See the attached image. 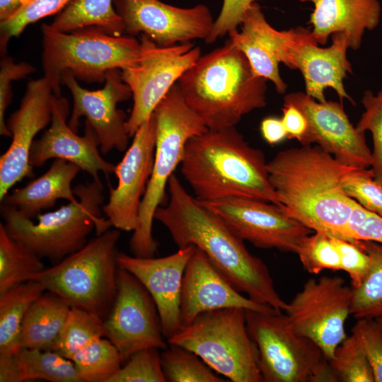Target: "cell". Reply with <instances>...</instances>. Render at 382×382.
<instances>
[{"instance_id": "cell-5", "label": "cell", "mask_w": 382, "mask_h": 382, "mask_svg": "<svg viewBox=\"0 0 382 382\" xmlns=\"http://www.w3.org/2000/svg\"><path fill=\"white\" fill-rule=\"evenodd\" d=\"M103 192L100 179L79 184L74 187L76 202L38 214L37 223L16 208L1 204L3 224L10 237L55 264L82 248L93 229L98 236L112 226L101 214Z\"/></svg>"}, {"instance_id": "cell-39", "label": "cell", "mask_w": 382, "mask_h": 382, "mask_svg": "<svg viewBox=\"0 0 382 382\" xmlns=\"http://www.w3.org/2000/svg\"><path fill=\"white\" fill-rule=\"evenodd\" d=\"M345 192L366 209L382 216V180L371 168H354L342 180Z\"/></svg>"}, {"instance_id": "cell-35", "label": "cell", "mask_w": 382, "mask_h": 382, "mask_svg": "<svg viewBox=\"0 0 382 382\" xmlns=\"http://www.w3.org/2000/svg\"><path fill=\"white\" fill-rule=\"evenodd\" d=\"M161 354V366L168 382H225L200 361L195 353L178 345H169Z\"/></svg>"}, {"instance_id": "cell-40", "label": "cell", "mask_w": 382, "mask_h": 382, "mask_svg": "<svg viewBox=\"0 0 382 382\" xmlns=\"http://www.w3.org/2000/svg\"><path fill=\"white\" fill-rule=\"evenodd\" d=\"M158 349L146 348L132 354L108 382H166Z\"/></svg>"}, {"instance_id": "cell-31", "label": "cell", "mask_w": 382, "mask_h": 382, "mask_svg": "<svg viewBox=\"0 0 382 382\" xmlns=\"http://www.w3.org/2000/svg\"><path fill=\"white\" fill-rule=\"evenodd\" d=\"M41 257L13 239L0 224V294L27 281L45 270Z\"/></svg>"}, {"instance_id": "cell-4", "label": "cell", "mask_w": 382, "mask_h": 382, "mask_svg": "<svg viewBox=\"0 0 382 382\" xmlns=\"http://www.w3.org/2000/svg\"><path fill=\"white\" fill-rule=\"evenodd\" d=\"M267 81L228 39L201 55L177 83L187 105L208 129L216 130L235 127L245 115L265 107Z\"/></svg>"}, {"instance_id": "cell-34", "label": "cell", "mask_w": 382, "mask_h": 382, "mask_svg": "<svg viewBox=\"0 0 382 382\" xmlns=\"http://www.w3.org/2000/svg\"><path fill=\"white\" fill-rule=\"evenodd\" d=\"M71 360L82 382H108L123 364L117 347L103 337L79 350Z\"/></svg>"}, {"instance_id": "cell-16", "label": "cell", "mask_w": 382, "mask_h": 382, "mask_svg": "<svg viewBox=\"0 0 382 382\" xmlns=\"http://www.w3.org/2000/svg\"><path fill=\"white\" fill-rule=\"evenodd\" d=\"M284 103L298 108L307 120V129L299 141L301 145L316 144L349 167L371 166V151L364 132L353 126L340 103L319 102L303 92L285 95Z\"/></svg>"}, {"instance_id": "cell-1", "label": "cell", "mask_w": 382, "mask_h": 382, "mask_svg": "<svg viewBox=\"0 0 382 382\" xmlns=\"http://www.w3.org/2000/svg\"><path fill=\"white\" fill-rule=\"evenodd\" d=\"M168 191V202L158 207L154 219L167 228L178 248L194 245L236 290L254 301L284 311L287 303L277 291L267 266L248 250L244 241L190 195L174 174Z\"/></svg>"}, {"instance_id": "cell-3", "label": "cell", "mask_w": 382, "mask_h": 382, "mask_svg": "<svg viewBox=\"0 0 382 382\" xmlns=\"http://www.w3.org/2000/svg\"><path fill=\"white\" fill-rule=\"evenodd\" d=\"M262 151L250 146L231 127L190 138L180 163L181 173L199 202L248 197L280 206L271 185Z\"/></svg>"}, {"instance_id": "cell-6", "label": "cell", "mask_w": 382, "mask_h": 382, "mask_svg": "<svg viewBox=\"0 0 382 382\" xmlns=\"http://www.w3.org/2000/svg\"><path fill=\"white\" fill-rule=\"evenodd\" d=\"M153 113L156 123L154 165L129 241L133 255L139 257H153L157 250L158 242L152 235L154 214L164 202L168 180L181 163L187 141L208 130L203 120L185 103L178 83Z\"/></svg>"}, {"instance_id": "cell-37", "label": "cell", "mask_w": 382, "mask_h": 382, "mask_svg": "<svg viewBox=\"0 0 382 382\" xmlns=\"http://www.w3.org/2000/svg\"><path fill=\"white\" fill-rule=\"evenodd\" d=\"M73 0H32L4 21L0 22V50L6 55L11 38L18 37L30 24L62 11Z\"/></svg>"}, {"instance_id": "cell-18", "label": "cell", "mask_w": 382, "mask_h": 382, "mask_svg": "<svg viewBox=\"0 0 382 382\" xmlns=\"http://www.w3.org/2000/svg\"><path fill=\"white\" fill-rule=\"evenodd\" d=\"M156 141L154 113L137 130L122 159L115 166L118 183L110 187L102 211L112 226L133 231L137 224L141 199L151 177Z\"/></svg>"}, {"instance_id": "cell-21", "label": "cell", "mask_w": 382, "mask_h": 382, "mask_svg": "<svg viewBox=\"0 0 382 382\" xmlns=\"http://www.w3.org/2000/svg\"><path fill=\"white\" fill-rule=\"evenodd\" d=\"M69 113L68 100L54 95L50 126L34 140L30 151V164L40 167L49 159L60 158L76 165L93 180L100 179V172L107 177L113 173L115 165L100 156L98 139L91 125L86 121L84 135H78L66 122Z\"/></svg>"}, {"instance_id": "cell-7", "label": "cell", "mask_w": 382, "mask_h": 382, "mask_svg": "<svg viewBox=\"0 0 382 382\" xmlns=\"http://www.w3.org/2000/svg\"><path fill=\"white\" fill-rule=\"evenodd\" d=\"M42 67L54 94L61 96L65 73L86 83H103L106 73L135 64L140 42L129 35H112L97 26L71 32L52 29L42 23Z\"/></svg>"}, {"instance_id": "cell-51", "label": "cell", "mask_w": 382, "mask_h": 382, "mask_svg": "<svg viewBox=\"0 0 382 382\" xmlns=\"http://www.w3.org/2000/svg\"><path fill=\"white\" fill-rule=\"evenodd\" d=\"M375 320L377 321L378 324L379 325V326L382 329V316H380V317L377 318Z\"/></svg>"}, {"instance_id": "cell-15", "label": "cell", "mask_w": 382, "mask_h": 382, "mask_svg": "<svg viewBox=\"0 0 382 382\" xmlns=\"http://www.w3.org/2000/svg\"><path fill=\"white\" fill-rule=\"evenodd\" d=\"M113 6L127 35L141 34L163 47L205 40L214 22L209 8L202 4L180 8L160 0H113Z\"/></svg>"}, {"instance_id": "cell-30", "label": "cell", "mask_w": 382, "mask_h": 382, "mask_svg": "<svg viewBox=\"0 0 382 382\" xmlns=\"http://www.w3.org/2000/svg\"><path fill=\"white\" fill-rule=\"evenodd\" d=\"M13 359L20 381L82 382L74 362L54 350L21 348Z\"/></svg>"}, {"instance_id": "cell-28", "label": "cell", "mask_w": 382, "mask_h": 382, "mask_svg": "<svg viewBox=\"0 0 382 382\" xmlns=\"http://www.w3.org/2000/svg\"><path fill=\"white\" fill-rule=\"evenodd\" d=\"M45 291L40 282L29 280L0 294V355H13L21 349L20 335L25 314Z\"/></svg>"}, {"instance_id": "cell-32", "label": "cell", "mask_w": 382, "mask_h": 382, "mask_svg": "<svg viewBox=\"0 0 382 382\" xmlns=\"http://www.w3.org/2000/svg\"><path fill=\"white\" fill-rule=\"evenodd\" d=\"M370 257L369 269L361 284L353 289L350 314L356 319H376L382 316V244L357 240Z\"/></svg>"}, {"instance_id": "cell-29", "label": "cell", "mask_w": 382, "mask_h": 382, "mask_svg": "<svg viewBox=\"0 0 382 382\" xmlns=\"http://www.w3.org/2000/svg\"><path fill=\"white\" fill-rule=\"evenodd\" d=\"M50 25L61 32L97 26L112 35L125 33L123 21L115 10L113 0H73Z\"/></svg>"}, {"instance_id": "cell-36", "label": "cell", "mask_w": 382, "mask_h": 382, "mask_svg": "<svg viewBox=\"0 0 382 382\" xmlns=\"http://www.w3.org/2000/svg\"><path fill=\"white\" fill-rule=\"evenodd\" d=\"M329 361L339 381L375 382L361 342L352 332L337 346Z\"/></svg>"}, {"instance_id": "cell-27", "label": "cell", "mask_w": 382, "mask_h": 382, "mask_svg": "<svg viewBox=\"0 0 382 382\" xmlns=\"http://www.w3.org/2000/svg\"><path fill=\"white\" fill-rule=\"evenodd\" d=\"M71 306L45 291L28 308L20 335L21 348L52 350Z\"/></svg>"}, {"instance_id": "cell-49", "label": "cell", "mask_w": 382, "mask_h": 382, "mask_svg": "<svg viewBox=\"0 0 382 382\" xmlns=\"http://www.w3.org/2000/svg\"><path fill=\"white\" fill-rule=\"evenodd\" d=\"M0 382H21L13 354L0 355Z\"/></svg>"}, {"instance_id": "cell-19", "label": "cell", "mask_w": 382, "mask_h": 382, "mask_svg": "<svg viewBox=\"0 0 382 382\" xmlns=\"http://www.w3.org/2000/svg\"><path fill=\"white\" fill-rule=\"evenodd\" d=\"M52 87L45 77L30 81L20 107L6 122L12 141L0 156V200L25 178H33L29 155L36 134L52 120Z\"/></svg>"}, {"instance_id": "cell-48", "label": "cell", "mask_w": 382, "mask_h": 382, "mask_svg": "<svg viewBox=\"0 0 382 382\" xmlns=\"http://www.w3.org/2000/svg\"><path fill=\"white\" fill-rule=\"evenodd\" d=\"M260 131L264 139L271 145L278 144L287 138V132L282 118H265L261 122Z\"/></svg>"}, {"instance_id": "cell-25", "label": "cell", "mask_w": 382, "mask_h": 382, "mask_svg": "<svg viewBox=\"0 0 382 382\" xmlns=\"http://www.w3.org/2000/svg\"><path fill=\"white\" fill-rule=\"evenodd\" d=\"M311 1L312 34L318 43L325 45L330 35L343 33L349 48L358 50L364 33L375 29L381 19L378 0H301Z\"/></svg>"}, {"instance_id": "cell-10", "label": "cell", "mask_w": 382, "mask_h": 382, "mask_svg": "<svg viewBox=\"0 0 382 382\" xmlns=\"http://www.w3.org/2000/svg\"><path fill=\"white\" fill-rule=\"evenodd\" d=\"M265 382H336L337 375L321 349L296 333L281 311L245 310Z\"/></svg>"}, {"instance_id": "cell-9", "label": "cell", "mask_w": 382, "mask_h": 382, "mask_svg": "<svg viewBox=\"0 0 382 382\" xmlns=\"http://www.w3.org/2000/svg\"><path fill=\"white\" fill-rule=\"evenodd\" d=\"M167 341L195 353L232 382L263 381L245 309L228 308L201 313Z\"/></svg>"}, {"instance_id": "cell-47", "label": "cell", "mask_w": 382, "mask_h": 382, "mask_svg": "<svg viewBox=\"0 0 382 382\" xmlns=\"http://www.w3.org/2000/svg\"><path fill=\"white\" fill-rule=\"evenodd\" d=\"M282 120L287 132V138L298 141L303 137L307 129V120L302 112L295 105L284 103Z\"/></svg>"}, {"instance_id": "cell-26", "label": "cell", "mask_w": 382, "mask_h": 382, "mask_svg": "<svg viewBox=\"0 0 382 382\" xmlns=\"http://www.w3.org/2000/svg\"><path fill=\"white\" fill-rule=\"evenodd\" d=\"M80 170L76 165L56 158L47 171L25 186L8 193L1 204L13 207L33 219L42 210L53 207L59 199L76 202L71 183Z\"/></svg>"}, {"instance_id": "cell-24", "label": "cell", "mask_w": 382, "mask_h": 382, "mask_svg": "<svg viewBox=\"0 0 382 382\" xmlns=\"http://www.w3.org/2000/svg\"><path fill=\"white\" fill-rule=\"evenodd\" d=\"M312 40L294 48L291 53V69H299L304 79L306 93L319 102H325L324 91L333 89L341 101L354 100L345 88L343 80L352 72L347 57L349 48L347 36L343 33L332 35V43L328 47H320Z\"/></svg>"}, {"instance_id": "cell-20", "label": "cell", "mask_w": 382, "mask_h": 382, "mask_svg": "<svg viewBox=\"0 0 382 382\" xmlns=\"http://www.w3.org/2000/svg\"><path fill=\"white\" fill-rule=\"evenodd\" d=\"M240 26V31L228 34L229 39L245 54L257 74L271 81L278 93H284L287 86L280 76L279 65L283 63L291 69L292 50L303 42L316 40L312 32L303 27L274 29L256 1Z\"/></svg>"}, {"instance_id": "cell-23", "label": "cell", "mask_w": 382, "mask_h": 382, "mask_svg": "<svg viewBox=\"0 0 382 382\" xmlns=\"http://www.w3.org/2000/svg\"><path fill=\"white\" fill-rule=\"evenodd\" d=\"M228 308L259 312L277 311L242 295L220 274L206 255L195 248L183 278L180 329L192 323L201 313Z\"/></svg>"}, {"instance_id": "cell-8", "label": "cell", "mask_w": 382, "mask_h": 382, "mask_svg": "<svg viewBox=\"0 0 382 382\" xmlns=\"http://www.w3.org/2000/svg\"><path fill=\"white\" fill-rule=\"evenodd\" d=\"M120 236V230L108 229L30 280L40 282L71 307L84 309L104 320L117 289Z\"/></svg>"}, {"instance_id": "cell-44", "label": "cell", "mask_w": 382, "mask_h": 382, "mask_svg": "<svg viewBox=\"0 0 382 382\" xmlns=\"http://www.w3.org/2000/svg\"><path fill=\"white\" fill-rule=\"evenodd\" d=\"M344 237L350 242L362 240L382 244V216L355 202Z\"/></svg>"}, {"instance_id": "cell-38", "label": "cell", "mask_w": 382, "mask_h": 382, "mask_svg": "<svg viewBox=\"0 0 382 382\" xmlns=\"http://www.w3.org/2000/svg\"><path fill=\"white\" fill-rule=\"evenodd\" d=\"M296 254L308 273L318 274L325 270H341L339 253L331 236L326 233L316 231L307 236Z\"/></svg>"}, {"instance_id": "cell-22", "label": "cell", "mask_w": 382, "mask_h": 382, "mask_svg": "<svg viewBox=\"0 0 382 382\" xmlns=\"http://www.w3.org/2000/svg\"><path fill=\"white\" fill-rule=\"evenodd\" d=\"M195 247L188 245L162 257H139L124 253L117 255L120 268L133 274L153 298L167 340L180 330V303L187 263Z\"/></svg>"}, {"instance_id": "cell-41", "label": "cell", "mask_w": 382, "mask_h": 382, "mask_svg": "<svg viewBox=\"0 0 382 382\" xmlns=\"http://www.w3.org/2000/svg\"><path fill=\"white\" fill-rule=\"evenodd\" d=\"M361 102L364 108L356 127L371 132L373 139L372 169L374 176L382 180V89L376 94L366 91Z\"/></svg>"}, {"instance_id": "cell-42", "label": "cell", "mask_w": 382, "mask_h": 382, "mask_svg": "<svg viewBox=\"0 0 382 382\" xmlns=\"http://www.w3.org/2000/svg\"><path fill=\"white\" fill-rule=\"evenodd\" d=\"M35 71V67L27 62H16L11 57H1L0 62V134L11 137L5 120L6 108L12 100L11 81L26 77Z\"/></svg>"}, {"instance_id": "cell-14", "label": "cell", "mask_w": 382, "mask_h": 382, "mask_svg": "<svg viewBox=\"0 0 382 382\" xmlns=\"http://www.w3.org/2000/svg\"><path fill=\"white\" fill-rule=\"evenodd\" d=\"M199 202L238 237L259 248L296 253L302 241L313 232L272 202L236 197Z\"/></svg>"}, {"instance_id": "cell-13", "label": "cell", "mask_w": 382, "mask_h": 382, "mask_svg": "<svg viewBox=\"0 0 382 382\" xmlns=\"http://www.w3.org/2000/svg\"><path fill=\"white\" fill-rule=\"evenodd\" d=\"M103 325L105 337L118 349L123 364L139 350H164L169 345L151 294L133 274L120 267L116 296Z\"/></svg>"}, {"instance_id": "cell-17", "label": "cell", "mask_w": 382, "mask_h": 382, "mask_svg": "<svg viewBox=\"0 0 382 382\" xmlns=\"http://www.w3.org/2000/svg\"><path fill=\"white\" fill-rule=\"evenodd\" d=\"M119 70L108 71L103 88L96 91L83 88L69 73H65L62 77V84L68 88L73 97L69 126L78 132L79 119L85 117L97 135L100 151L103 154L113 149L126 151L128 146L129 137L126 127L127 116L117 107L119 103L132 97V94L122 81Z\"/></svg>"}, {"instance_id": "cell-12", "label": "cell", "mask_w": 382, "mask_h": 382, "mask_svg": "<svg viewBox=\"0 0 382 382\" xmlns=\"http://www.w3.org/2000/svg\"><path fill=\"white\" fill-rule=\"evenodd\" d=\"M353 289L338 276L309 279L284 310L293 330L313 341L330 360L347 337Z\"/></svg>"}, {"instance_id": "cell-2", "label": "cell", "mask_w": 382, "mask_h": 382, "mask_svg": "<svg viewBox=\"0 0 382 382\" xmlns=\"http://www.w3.org/2000/svg\"><path fill=\"white\" fill-rule=\"evenodd\" d=\"M267 166L286 215L314 232L345 240L356 201L345 192L342 180L355 168L340 163L316 144L282 150Z\"/></svg>"}, {"instance_id": "cell-50", "label": "cell", "mask_w": 382, "mask_h": 382, "mask_svg": "<svg viewBox=\"0 0 382 382\" xmlns=\"http://www.w3.org/2000/svg\"><path fill=\"white\" fill-rule=\"evenodd\" d=\"M32 0H0V22L4 21Z\"/></svg>"}, {"instance_id": "cell-45", "label": "cell", "mask_w": 382, "mask_h": 382, "mask_svg": "<svg viewBox=\"0 0 382 382\" xmlns=\"http://www.w3.org/2000/svg\"><path fill=\"white\" fill-rule=\"evenodd\" d=\"M340 258L341 270L347 273L351 286L358 287L365 277L371 263L369 255L357 243L331 236Z\"/></svg>"}, {"instance_id": "cell-33", "label": "cell", "mask_w": 382, "mask_h": 382, "mask_svg": "<svg viewBox=\"0 0 382 382\" xmlns=\"http://www.w3.org/2000/svg\"><path fill=\"white\" fill-rule=\"evenodd\" d=\"M105 336L103 320L84 309L71 307L52 350L71 359L81 349Z\"/></svg>"}, {"instance_id": "cell-46", "label": "cell", "mask_w": 382, "mask_h": 382, "mask_svg": "<svg viewBox=\"0 0 382 382\" xmlns=\"http://www.w3.org/2000/svg\"><path fill=\"white\" fill-rule=\"evenodd\" d=\"M255 1V0H223L220 13L214 20L212 30L204 40L205 42L214 43L230 32L238 30Z\"/></svg>"}, {"instance_id": "cell-11", "label": "cell", "mask_w": 382, "mask_h": 382, "mask_svg": "<svg viewBox=\"0 0 382 382\" xmlns=\"http://www.w3.org/2000/svg\"><path fill=\"white\" fill-rule=\"evenodd\" d=\"M139 42L137 62L120 72L133 98L126 124L129 137H133L169 90L201 56L199 47L190 42L163 47L143 35Z\"/></svg>"}, {"instance_id": "cell-43", "label": "cell", "mask_w": 382, "mask_h": 382, "mask_svg": "<svg viewBox=\"0 0 382 382\" xmlns=\"http://www.w3.org/2000/svg\"><path fill=\"white\" fill-rule=\"evenodd\" d=\"M352 331L360 340L375 382H382V329L375 319H359Z\"/></svg>"}]
</instances>
